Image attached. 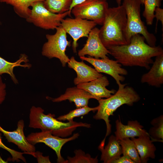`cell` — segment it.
<instances>
[{
    "label": "cell",
    "instance_id": "10",
    "mask_svg": "<svg viewBox=\"0 0 163 163\" xmlns=\"http://www.w3.org/2000/svg\"><path fill=\"white\" fill-rule=\"evenodd\" d=\"M97 25L93 21L78 18H67L62 20L61 26L73 39L72 48L74 53L77 52L78 40L83 37H88L90 31Z\"/></svg>",
    "mask_w": 163,
    "mask_h": 163
},
{
    "label": "cell",
    "instance_id": "13",
    "mask_svg": "<svg viewBox=\"0 0 163 163\" xmlns=\"http://www.w3.org/2000/svg\"><path fill=\"white\" fill-rule=\"evenodd\" d=\"M24 120H21L18 122L17 127L15 130L8 131L0 125V131L3 134L8 142L14 143L21 151L34 156L36 151L35 147L30 143L25 137L24 132Z\"/></svg>",
    "mask_w": 163,
    "mask_h": 163
},
{
    "label": "cell",
    "instance_id": "30",
    "mask_svg": "<svg viewBox=\"0 0 163 163\" xmlns=\"http://www.w3.org/2000/svg\"><path fill=\"white\" fill-rule=\"evenodd\" d=\"M156 19V27L155 31L156 33L157 32V26L158 22L160 21L162 24V31H163V9L160 8V7H156L155 10L154 18Z\"/></svg>",
    "mask_w": 163,
    "mask_h": 163
},
{
    "label": "cell",
    "instance_id": "33",
    "mask_svg": "<svg viewBox=\"0 0 163 163\" xmlns=\"http://www.w3.org/2000/svg\"><path fill=\"white\" fill-rule=\"evenodd\" d=\"M113 163H135L129 158L126 156L123 155L114 160Z\"/></svg>",
    "mask_w": 163,
    "mask_h": 163
},
{
    "label": "cell",
    "instance_id": "21",
    "mask_svg": "<svg viewBox=\"0 0 163 163\" xmlns=\"http://www.w3.org/2000/svg\"><path fill=\"white\" fill-rule=\"evenodd\" d=\"M28 61L27 56L25 54H21L19 59L13 62H8L0 56V75L5 73L8 74L13 82L17 84L18 83V82L14 73V68L20 66L29 68L31 67V64L28 63L21 64L23 62L27 63Z\"/></svg>",
    "mask_w": 163,
    "mask_h": 163
},
{
    "label": "cell",
    "instance_id": "11",
    "mask_svg": "<svg viewBox=\"0 0 163 163\" xmlns=\"http://www.w3.org/2000/svg\"><path fill=\"white\" fill-rule=\"evenodd\" d=\"M82 61L91 64L99 73H104L110 75L115 80L117 85L125 80L123 75H126L128 72L122 67V65L117 61L109 59H96L89 56L80 57Z\"/></svg>",
    "mask_w": 163,
    "mask_h": 163
},
{
    "label": "cell",
    "instance_id": "25",
    "mask_svg": "<svg viewBox=\"0 0 163 163\" xmlns=\"http://www.w3.org/2000/svg\"><path fill=\"white\" fill-rule=\"evenodd\" d=\"M153 126L148 133L152 140L154 142H163V116L161 115L153 119L151 122Z\"/></svg>",
    "mask_w": 163,
    "mask_h": 163
},
{
    "label": "cell",
    "instance_id": "9",
    "mask_svg": "<svg viewBox=\"0 0 163 163\" xmlns=\"http://www.w3.org/2000/svg\"><path fill=\"white\" fill-rule=\"evenodd\" d=\"M79 136L78 133L74 134L69 138H62L53 135L49 131L32 133L26 137L28 141L34 145L37 143H43L55 151L57 157V161L59 163H67L61 156V151L63 145L68 142L74 140Z\"/></svg>",
    "mask_w": 163,
    "mask_h": 163
},
{
    "label": "cell",
    "instance_id": "20",
    "mask_svg": "<svg viewBox=\"0 0 163 163\" xmlns=\"http://www.w3.org/2000/svg\"><path fill=\"white\" fill-rule=\"evenodd\" d=\"M99 150L101 153L100 160L104 163H113L122 154L119 141L113 135L110 137L107 145Z\"/></svg>",
    "mask_w": 163,
    "mask_h": 163
},
{
    "label": "cell",
    "instance_id": "35",
    "mask_svg": "<svg viewBox=\"0 0 163 163\" xmlns=\"http://www.w3.org/2000/svg\"><path fill=\"white\" fill-rule=\"evenodd\" d=\"M7 161H5L1 157L0 155V163H8Z\"/></svg>",
    "mask_w": 163,
    "mask_h": 163
},
{
    "label": "cell",
    "instance_id": "8",
    "mask_svg": "<svg viewBox=\"0 0 163 163\" xmlns=\"http://www.w3.org/2000/svg\"><path fill=\"white\" fill-rule=\"evenodd\" d=\"M107 0H87L74 6L71 13L75 18L91 21L102 25L109 7Z\"/></svg>",
    "mask_w": 163,
    "mask_h": 163
},
{
    "label": "cell",
    "instance_id": "1",
    "mask_svg": "<svg viewBox=\"0 0 163 163\" xmlns=\"http://www.w3.org/2000/svg\"><path fill=\"white\" fill-rule=\"evenodd\" d=\"M143 36L139 34L132 36L127 44L107 48L118 63L124 66H139L147 69L152 64V58L163 53L160 46H151L145 42Z\"/></svg>",
    "mask_w": 163,
    "mask_h": 163
},
{
    "label": "cell",
    "instance_id": "23",
    "mask_svg": "<svg viewBox=\"0 0 163 163\" xmlns=\"http://www.w3.org/2000/svg\"><path fill=\"white\" fill-rule=\"evenodd\" d=\"M45 7L50 12L62 14L69 10L72 0H44Z\"/></svg>",
    "mask_w": 163,
    "mask_h": 163
},
{
    "label": "cell",
    "instance_id": "3",
    "mask_svg": "<svg viewBox=\"0 0 163 163\" xmlns=\"http://www.w3.org/2000/svg\"><path fill=\"white\" fill-rule=\"evenodd\" d=\"M126 23L123 5L108 8L99 31L100 39L106 48L127 44L125 36Z\"/></svg>",
    "mask_w": 163,
    "mask_h": 163
},
{
    "label": "cell",
    "instance_id": "22",
    "mask_svg": "<svg viewBox=\"0 0 163 163\" xmlns=\"http://www.w3.org/2000/svg\"><path fill=\"white\" fill-rule=\"evenodd\" d=\"M44 0H0L1 2L12 5L15 12L19 16L26 19L30 14L31 9L29 7L34 2Z\"/></svg>",
    "mask_w": 163,
    "mask_h": 163
},
{
    "label": "cell",
    "instance_id": "28",
    "mask_svg": "<svg viewBox=\"0 0 163 163\" xmlns=\"http://www.w3.org/2000/svg\"><path fill=\"white\" fill-rule=\"evenodd\" d=\"M75 155L68 156L67 163H97L98 162L97 156L92 158L89 154H86L81 149L75 150L74 151Z\"/></svg>",
    "mask_w": 163,
    "mask_h": 163
},
{
    "label": "cell",
    "instance_id": "2",
    "mask_svg": "<svg viewBox=\"0 0 163 163\" xmlns=\"http://www.w3.org/2000/svg\"><path fill=\"white\" fill-rule=\"evenodd\" d=\"M118 85V90L113 95L106 99L101 98L98 101L97 112L93 116L94 119L96 120H104L106 125V134L99 146L100 148L104 147L106 138L111 132L109 117L113 115V113L121 106L125 104L132 106L140 100L139 96L133 87L127 86L126 84L120 83Z\"/></svg>",
    "mask_w": 163,
    "mask_h": 163
},
{
    "label": "cell",
    "instance_id": "37",
    "mask_svg": "<svg viewBox=\"0 0 163 163\" xmlns=\"http://www.w3.org/2000/svg\"><path fill=\"white\" fill-rule=\"evenodd\" d=\"M142 5H143L144 0H140Z\"/></svg>",
    "mask_w": 163,
    "mask_h": 163
},
{
    "label": "cell",
    "instance_id": "7",
    "mask_svg": "<svg viewBox=\"0 0 163 163\" xmlns=\"http://www.w3.org/2000/svg\"><path fill=\"white\" fill-rule=\"evenodd\" d=\"M31 7V13L26 19L27 21L44 29H56L61 25L62 19L67 15L71 16L69 11L62 14L50 12L45 7L43 1L35 2Z\"/></svg>",
    "mask_w": 163,
    "mask_h": 163
},
{
    "label": "cell",
    "instance_id": "5",
    "mask_svg": "<svg viewBox=\"0 0 163 163\" xmlns=\"http://www.w3.org/2000/svg\"><path fill=\"white\" fill-rule=\"evenodd\" d=\"M122 5L125 8L127 17L125 36L127 44L130 43L132 36L139 34L144 37L149 46H156L155 36L148 31L141 20L140 11L142 4L140 0H123Z\"/></svg>",
    "mask_w": 163,
    "mask_h": 163
},
{
    "label": "cell",
    "instance_id": "29",
    "mask_svg": "<svg viewBox=\"0 0 163 163\" xmlns=\"http://www.w3.org/2000/svg\"><path fill=\"white\" fill-rule=\"evenodd\" d=\"M0 148H2L8 152L11 156L10 160L13 162L15 161L19 162L21 160L25 163H26V159L23 156L24 154H27L25 152H21L14 149H11L5 145L2 141V134L0 131Z\"/></svg>",
    "mask_w": 163,
    "mask_h": 163
},
{
    "label": "cell",
    "instance_id": "26",
    "mask_svg": "<svg viewBox=\"0 0 163 163\" xmlns=\"http://www.w3.org/2000/svg\"><path fill=\"white\" fill-rule=\"evenodd\" d=\"M162 0H144V9L143 16L147 25H152L154 18V12L156 7H160Z\"/></svg>",
    "mask_w": 163,
    "mask_h": 163
},
{
    "label": "cell",
    "instance_id": "32",
    "mask_svg": "<svg viewBox=\"0 0 163 163\" xmlns=\"http://www.w3.org/2000/svg\"><path fill=\"white\" fill-rule=\"evenodd\" d=\"M42 153L37 151L34 153V157L37 158L38 163H51L49 156H44Z\"/></svg>",
    "mask_w": 163,
    "mask_h": 163
},
{
    "label": "cell",
    "instance_id": "31",
    "mask_svg": "<svg viewBox=\"0 0 163 163\" xmlns=\"http://www.w3.org/2000/svg\"><path fill=\"white\" fill-rule=\"evenodd\" d=\"M6 85L3 82L2 76L0 75V105L5 101L6 95Z\"/></svg>",
    "mask_w": 163,
    "mask_h": 163
},
{
    "label": "cell",
    "instance_id": "6",
    "mask_svg": "<svg viewBox=\"0 0 163 163\" xmlns=\"http://www.w3.org/2000/svg\"><path fill=\"white\" fill-rule=\"evenodd\" d=\"M56 29L54 34H46L47 41L43 46L42 54L49 59H58L62 66L65 67L70 59L66 51L71 46V41L68 40L67 33L61 25Z\"/></svg>",
    "mask_w": 163,
    "mask_h": 163
},
{
    "label": "cell",
    "instance_id": "19",
    "mask_svg": "<svg viewBox=\"0 0 163 163\" xmlns=\"http://www.w3.org/2000/svg\"><path fill=\"white\" fill-rule=\"evenodd\" d=\"M149 136L145 135L131 138L133 142L139 156L141 163H146L151 158H155V152L156 148L150 139Z\"/></svg>",
    "mask_w": 163,
    "mask_h": 163
},
{
    "label": "cell",
    "instance_id": "14",
    "mask_svg": "<svg viewBox=\"0 0 163 163\" xmlns=\"http://www.w3.org/2000/svg\"><path fill=\"white\" fill-rule=\"evenodd\" d=\"M67 64L68 67L73 69L76 73L77 76L73 81L75 85L91 81L103 76L83 61L76 60L73 56L71 57Z\"/></svg>",
    "mask_w": 163,
    "mask_h": 163
},
{
    "label": "cell",
    "instance_id": "18",
    "mask_svg": "<svg viewBox=\"0 0 163 163\" xmlns=\"http://www.w3.org/2000/svg\"><path fill=\"white\" fill-rule=\"evenodd\" d=\"M149 71L142 76L141 82L149 85L160 87L163 83V53L156 56Z\"/></svg>",
    "mask_w": 163,
    "mask_h": 163
},
{
    "label": "cell",
    "instance_id": "4",
    "mask_svg": "<svg viewBox=\"0 0 163 163\" xmlns=\"http://www.w3.org/2000/svg\"><path fill=\"white\" fill-rule=\"evenodd\" d=\"M44 110L40 107L32 106L30 110L29 127L40 129L41 131L51 132L54 136L66 138L80 127L89 128L91 125L85 123L77 122L73 120L64 122L54 118V114H45Z\"/></svg>",
    "mask_w": 163,
    "mask_h": 163
},
{
    "label": "cell",
    "instance_id": "34",
    "mask_svg": "<svg viewBox=\"0 0 163 163\" xmlns=\"http://www.w3.org/2000/svg\"><path fill=\"white\" fill-rule=\"evenodd\" d=\"M87 0H72V3L70 6L69 11L71 12L72 8L75 5Z\"/></svg>",
    "mask_w": 163,
    "mask_h": 163
},
{
    "label": "cell",
    "instance_id": "17",
    "mask_svg": "<svg viewBox=\"0 0 163 163\" xmlns=\"http://www.w3.org/2000/svg\"><path fill=\"white\" fill-rule=\"evenodd\" d=\"M115 136L118 140L126 138L149 135L148 133L137 120L129 121L127 125L123 124L120 119L116 121Z\"/></svg>",
    "mask_w": 163,
    "mask_h": 163
},
{
    "label": "cell",
    "instance_id": "12",
    "mask_svg": "<svg viewBox=\"0 0 163 163\" xmlns=\"http://www.w3.org/2000/svg\"><path fill=\"white\" fill-rule=\"evenodd\" d=\"M100 29L94 28L90 32L86 43L83 47L78 51L79 56L88 55L96 59L108 58L110 54L109 50L104 46L99 36Z\"/></svg>",
    "mask_w": 163,
    "mask_h": 163
},
{
    "label": "cell",
    "instance_id": "27",
    "mask_svg": "<svg viewBox=\"0 0 163 163\" xmlns=\"http://www.w3.org/2000/svg\"><path fill=\"white\" fill-rule=\"evenodd\" d=\"M98 108V106L94 107H90L88 105L85 106L71 110L66 114L59 116L56 119L62 121L73 120V118L75 117L86 115L91 111L94 112Z\"/></svg>",
    "mask_w": 163,
    "mask_h": 163
},
{
    "label": "cell",
    "instance_id": "24",
    "mask_svg": "<svg viewBox=\"0 0 163 163\" xmlns=\"http://www.w3.org/2000/svg\"><path fill=\"white\" fill-rule=\"evenodd\" d=\"M123 155L126 156L135 163H141L139 156L132 140L126 138L119 140Z\"/></svg>",
    "mask_w": 163,
    "mask_h": 163
},
{
    "label": "cell",
    "instance_id": "16",
    "mask_svg": "<svg viewBox=\"0 0 163 163\" xmlns=\"http://www.w3.org/2000/svg\"><path fill=\"white\" fill-rule=\"evenodd\" d=\"M109 85L107 78L103 75L91 81L79 84L77 87L88 92L98 101L103 98H108L115 93V90L106 88Z\"/></svg>",
    "mask_w": 163,
    "mask_h": 163
},
{
    "label": "cell",
    "instance_id": "36",
    "mask_svg": "<svg viewBox=\"0 0 163 163\" xmlns=\"http://www.w3.org/2000/svg\"><path fill=\"white\" fill-rule=\"evenodd\" d=\"M118 6L121 5L122 0H116Z\"/></svg>",
    "mask_w": 163,
    "mask_h": 163
},
{
    "label": "cell",
    "instance_id": "15",
    "mask_svg": "<svg viewBox=\"0 0 163 163\" xmlns=\"http://www.w3.org/2000/svg\"><path fill=\"white\" fill-rule=\"evenodd\" d=\"M46 98L53 102H60L68 100L74 103L76 108L88 106L89 100L95 97L90 93L82 89L76 87L69 88L65 93L58 97L52 98L46 97Z\"/></svg>",
    "mask_w": 163,
    "mask_h": 163
}]
</instances>
